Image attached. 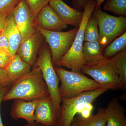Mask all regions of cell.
<instances>
[{"instance_id": "obj_1", "label": "cell", "mask_w": 126, "mask_h": 126, "mask_svg": "<svg viewBox=\"0 0 126 126\" xmlns=\"http://www.w3.org/2000/svg\"><path fill=\"white\" fill-rule=\"evenodd\" d=\"M49 95L41 71L34 66L29 72L12 84L3 97L2 101L16 99L31 101Z\"/></svg>"}, {"instance_id": "obj_2", "label": "cell", "mask_w": 126, "mask_h": 126, "mask_svg": "<svg viewBox=\"0 0 126 126\" xmlns=\"http://www.w3.org/2000/svg\"><path fill=\"white\" fill-rule=\"evenodd\" d=\"M96 6L95 0H87L83 11L82 19L72 46L67 53L56 63L55 67H64L73 72L81 73L86 64L82 53L84 30L86 24Z\"/></svg>"}, {"instance_id": "obj_3", "label": "cell", "mask_w": 126, "mask_h": 126, "mask_svg": "<svg viewBox=\"0 0 126 126\" xmlns=\"http://www.w3.org/2000/svg\"><path fill=\"white\" fill-rule=\"evenodd\" d=\"M54 69L61 81L59 90L61 98L75 96L84 92L102 87L82 73L68 71L60 67H54Z\"/></svg>"}, {"instance_id": "obj_4", "label": "cell", "mask_w": 126, "mask_h": 126, "mask_svg": "<svg viewBox=\"0 0 126 126\" xmlns=\"http://www.w3.org/2000/svg\"><path fill=\"white\" fill-rule=\"evenodd\" d=\"M81 73L89 75L102 87L113 90L123 89L119 75L110 58L86 63Z\"/></svg>"}, {"instance_id": "obj_5", "label": "cell", "mask_w": 126, "mask_h": 126, "mask_svg": "<svg viewBox=\"0 0 126 126\" xmlns=\"http://www.w3.org/2000/svg\"><path fill=\"white\" fill-rule=\"evenodd\" d=\"M34 66L39 68L43 78L47 85L49 96L56 110L60 114L61 97L59 90V79L52 63L49 47L45 42L41 48L37 60Z\"/></svg>"}, {"instance_id": "obj_6", "label": "cell", "mask_w": 126, "mask_h": 126, "mask_svg": "<svg viewBox=\"0 0 126 126\" xmlns=\"http://www.w3.org/2000/svg\"><path fill=\"white\" fill-rule=\"evenodd\" d=\"M102 87L97 90L87 91L75 96L61 98L60 116L56 126H70L75 115L79 113L86 104L92 103L108 91Z\"/></svg>"}, {"instance_id": "obj_7", "label": "cell", "mask_w": 126, "mask_h": 126, "mask_svg": "<svg viewBox=\"0 0 126 126\" xmlns=\"http://www.w3.org/2000/svg\"><path fill=\"white\" fill-rule=\"evenodd\" d=\"M93 14L96 17L99 28V41L102 49L117 36L126 32V17L115 16L104 12L100 7H95Z\"/></svg>"}, {"instance_id": "obj_8", "label": "cell", "mask_w": 126, "mask_h": 126, "mask_svg": "<svg viewBox=\"0 0 126 126\" xmlns=\"http://www.w3.org/2000/svg\"><path fill=\"white\" fill-rule=\"evenodd\" d=\"M36 29L43 35L45 39V42L49 46L52 63L55 67L56 63L70 49L79 27H75L66 32L49 31L39 28Z\"/></svg>"}, {"instance_id": "obj_9", "label": "cell", "mask_w": 126, "mask_h": 126, "mask_svg": "<svg viewBox=\"0 0 126 126\" xmlns=\"http://www.w3.org/2000/svg\"><path fill=\"white\" fill-rule=\"evenodd\" d=\"M11 14L20 32L21 44L37 30L35 19L26 0H20Z\"/></svg>"}, {"instance_id": "obj_10", "label": "cell", "mask_w": 126, "mask_h": 126, "mask_svg": "<svg viewBox=\"0 0 126 126\" xmlns=\"http://www.w3.org/2000/svg\"><path fill=\"white\" fill-rule=\"evenodd\" d=\"M60 116L49 95L37 100L34 113V120L36 123L56 126Z\"/></svg>"}, {"instance_id": "obj_11", "label": "cell", "mask_w": 126, "mask_h": 126, "mask_svg": "<svg viewBox=\"0 0 126 126\" xmlns=\"http://www.w3.org/2000/svg\"><path fill=\"white\" fill-rule=\"evenodd\" d=\"M45 39L40 32L36 31L21 44L17 54L23 60L33 67L34 65Z\"/></svg>"}, {"instance_id": "obj_12", "label": "cell", "mask_w": 126, "mask_h": 126, "mask_svg": "<svg viewBox=\"0 0 126 126\" xmlns=\"http://www.w3.org/2000/svg\"><path fill=\"white\" fill-rule=\"evenodd\" d=\"M35 24L36 28L49 31H61L67 27L49 4L40 10L35 19Z\"/></svg>"}, {"instance_id": "obj_13", "label": "cell", "mask_w": 126, "mask_h": 126, "mask_svg": "<svg viewBox=\"0 0 126 126\" xmlns=\"http://www.w3.org/2000/svg\"><path fill=\"white\" fill-rule=\"evenodd\" d=\"M49 4L67 25L79 27L82 19L83 11L68 5L63 0H50Z\"/></svg>"}, {"instance_id": "obj_14", "label": "cell", "mask_w": 126, "mask_h": 126, "mask_svg": "<svg viewBox=\"0 0 126 126\" xmlns=\"http://www.w3.org/2000/svg\"><path fill=\"white\" fill-rule=\"evenodd\" d=\"M37 100L28 101L22 99H15L11 106L10 114L12 119H24L27 123L34 122V113Z\"/></svg>"}, {"instance_id": "obj_15", "label": "cell", "mask_w": 126, "mask_h": 126, "mask_svg": "<svg viewBox=\"0 0 126 126\" xmlns=\"http://www.w3.org/2000/svg\"><path fill=\"white\" fill-rule=\"evenodd\" d=\"M105 109L106 126H126L125 110L117 98H113Z\"/></svg>"}, {"instance_id": "obj_16", "label": "cell", "mask_w": 126, "mask_h": 126, "mask_svg": "<svg viewBox=\"0 0 126 126\" xmlns=\"http://www.w3.org/2000/svg\"><path fill=\"white\" fill-rule=\"evenodd\" d=\"M32 66L22 59L17 54L13 56L5 69L8 81L12 84L31 70Z\"/></svg>"}, {"instance_id": "obj_17", "label": "cell", "mask_w": 126, "mask_h": 126, "mask_svg": "<svg viewBox=\"0 0 126 126\" xmlns=\"http://www.w3.org/2000/svg\"><path fill=\"white\" fill-rule=\"evenodd\" d=\"M4 29L9 41L10 54L14 56L21 44V37L11 13L6 17Z\"/></svg>"}, {"instance_id": "obj_18", "label": "cell", "mask_w": 126, "mask_h": 126, "mask_svg": "<svg viewBox=\"0 0 126 126\" xmlns=\"http://www.w3.org/2000/svg\"><path fill=\"white\" fill-rule=\"evenodd\" d=\"M82 53L86 63L97 61L103 58V50L98 41L85 42L83 44Z\"/></svg>"}, {"instance_id": "obj_19", "label": "cell", "mask_w": 126, "mask_h": 126, "mask_svg": "<svg viewBox=\"0 0 126 126\" xmlns=\"http://www.w3.org/2000/svg\"><path fill=\"white\" fill-rule=\"evenodd\" d=\"M79 126H106L105 108H100L95 115L84 118L80 115L75 117Z\"/></svg>"}, {"instance_id": "obj_20", "label": "cell", "mask_w": 126, "mask_h": 126, "mask_svg": "<svg viewBox=\"0 0 126 126\" xmlns=\"http://www.w3.org/2000/svg\"><path fill=\"white\" fill-rule=\"evenodd\" d=\"M111 61L123 84V89L126 87V48L123 50L112 58Z\"/></svg>"}, {"instance_id": "obj_21", "label": "cell", "mask_w": 126, "mask_h": 126, "mask_svg": "<svg viewBox=\"0 0 126 126\" xmlns=\"http://www.w3.org/2000/svg\"><path fill=\"white\" fill-rule=\"evenodd\" d=\"M126 48V32L115 39L106 47L103 52L104 57L110 58Z\"/></svg>"}, {"instance_id": "obj_22", "label": "cell", "mask_w": 126, "mask_h": 126, "mask_svg": "<svg viewBox=\"0 0 126 126\" xmlns=\"http://www.w3.org/2000/svg\"><path fill=\"white\" fill-rule=\"evenodd\" d=\"M97 21L93 13L86 24L84 30V41L92 42L99 40V30Z\"/></svg>"}, {"instance_id": "obj_23", "label": "cell", "mask_w": 126, "mask_h": 126, "mask_svg": "<svg viewBox=\"0 0 126 126\" xmlns=\"http://www.w3.org/2000/svg\"><path fill=\"white\" fill-rule=\"evenodd\" d=\"M105 10L126 16V0H108L103 6Z\"/></svg>"}, {"instance_id": "obj_24", "label": "cell", "mask_w": 126, "mask_h": 126, "mask_svg": "<svg viewBox=\"0 0 126 126\" xmlns=\"http://www.w3.org/2000/svg\"><path fill=\"white\" fill-rule=\"evenodd\" d=\"M31 10L34 18L35 19L42 8L49 2V0H26Z\"/></svg>"}, {"instance_id": "obj_25", "label": "cell", "mask_w": 126, "mask_h": 126, "mask_svg": "<svg viewBox=\"0 0 126 126\" xmlns=\"http://www.w3.org/2000/svg\"><path fill=\"white\" fill-rule=\"evenodd\" d=\"M20 0H0V14H10Z\"/></svg>"}, {"instance_id": "obj_26", "label": "cell", "mask_w": 126, "mask_h": 126, "mask_svg": "<svg viewBox=\"0 0 126 126\" xmlns=\"http://www.w3.org/2000/svg\"><path fill=\"white\" fill-rule=\"evenodd\" d=\"M0 53L11 55L9 41L4 27L0 31Z\"/></svg>"}, {"instance_id": "obj_27", "label": "cell", "mask_w": 126, "mask_h": 126, "mask_svg": "<svg viewBox=\"0 0 126 126\" xmlns=\"http://www.w3.org/2000/svg\"><path fill=\"white\" fill-rule=\"evenodd\" d=\"M12 84L9 81L0 83V126H4L1 115V104L3 97L9 91Z\"/></svg>"}, {"instance_id": "obj_28", "label": "cell", "mask_w": 126, "mask_h": 126, "mask_svg": "<svg viewBox=\"0 0 126 126\" xmlns=\"http://www.w3.org/2000/svg\"><path fill=\"white\" fill-rule=\"evenodd\" d=\"M12 57L13 56L11 55L0 53V69H6Z\"/></svg>"}, {"instance_id": "obj_29", "label": "cell", "mask_w": 126, "mask_h": 126, "mask_svg": "<svg viewBox=\"0 0 126 126\" xmlns=\"http://www.w3.org/2000/svg\"><path fill=\"white\" fill-rule=\"evenodd\" d=\"M93 108L92 103L86 104L79 113V115L84 118L89 117L92 114V112Z\"/></svg>"}, {"instance_id": "obj_30", "label": "cell", "mask_w": 126, "mask_h": 126, "mask_svg": "<svg viewBox=\"0 0 126 126\" xmlns=\"http://www.w3.org/2000/svg\"><path fill=\"white\" fill-rule=\"evenodd\" d=\"M87 0H72L74 8L79 11L84 10Z\"/></svg>"}, {"instance_id": "obj_31", "label": "cell", "mask_w": 126, "mask_h": 126, "mask_svg": "<svg viewBox=\"0 0 126 126\" xmlns=\"http://www.w3.org/2000/svg\"><path fill=\"white\" fill-rule=\"evenodd\" d=\"M8 81L7 73L5 69H0V83Z\"/></svg>"}, {"instance_id": "obj_32", "label": "cell", "mask_w": 126, "mask_h": 126, "mask_svg": "<svg viewBox=\"0 0 126 126\" xmlns=\"http://www.w3.org/2000/svg\"><path fill=\"white\" fill-rule=\"evenodd\" d=\"M8 15L5 14H0V31L4 27L6 17Z\"/></svg>"}, {"instance_id": "obj_33", "label": "cell", "mask_w": 126, "mask_h": 126, "mask_svg": "<svg viewBox=\"0 0 126 126\" xmlns=\"http://www.w3.org/2000/svg\"><path fill=\"white\" fill-rule=\"evenodd\" d=\"M22 126H44L39 123H36L35 122H33L31 123H27V124Z\"/></svg>"}, {"instance_id": "obj_34", "label": "cell", "mask_w": 126, "mask_h": 126, "mask_svg": "<svg viewBox=\"0 0 126 126\" xmlns=\"http://www.w3.org/2000/svg\"><path fill=\"white\" fill-rule=\"evenodd\" d=\"M96 0V8H98L100 7L101 5L105 0Z\"/></svg>"}, {"instance_id": "obj_35", "label": "cell", "mask_w": 126, "mask_h": 126, "mask_svg": "<svg viewBox=\"0 0 126 126\" xmlns=\"http://www.w3.org/2000/svg\"><path fill=\"white\" fill-rule=\"evenodd\" d=\"M70 126H79L78 124V123L77 121V120L75 119V118H74V119L72 122V124Z\"/></svg>"}, {"instance_id": "obj_36", "label": "cell", "mask_w": 126, "mask_h": 126, "mask_svg": "<svg viewBox=\"0 0 126 126\" xmlns=\"http://www.w3.org/2000/svg\"><path fill=\"white\" fill-rule=\"evenodd\" d=\"M49 0V1H50V0Z\"/></svg>"}]
</instances>
